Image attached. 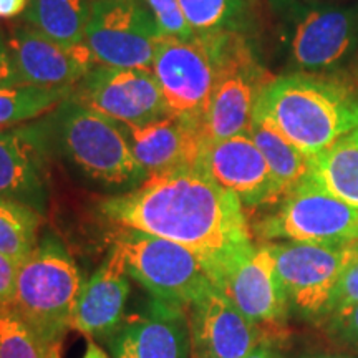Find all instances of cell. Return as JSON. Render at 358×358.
Segmentation results:
<instances>
[{"label":"cell","mask_w":358,"mask_h":358,"mask_svg":"<svg viewBox=\"0 0 358 358\" xmlns=\"http://www.w3.org/2000/svg\"><path fill=\"white\" fill-rule=\"evenodd\" d=\"M100 211L115 226L198 252L216 271L217 287L229 264L254 244L243 203L199 163L151 174L136 189L101 201Z\"/></svg>","instance_id":"obj_1"},{"label":"cell","mask_w":358,"mask_h":358,"mask_svg":"<svg viewBox=\"0 0 358 358\" xmlns=\"http://www.w3.org/2000/svg\"><path fill=\"white\" fill-rule=\"evenodd\" d=\"M254 115L312 158L358 129V93L330 75L290 71L264 88Z\"/></svg>","instance_id":"obj_2"},{"label":"cell","mask_w":358,"mask_h":358,"mask_svg":"<svg viewBox=\"0 0 358 358\" xmlns=\"http://www.w3.org/2000/svg\"><path fill=\"white\" fill-rule=\"evenodd\" d=\"M42 124L47 141L93 185L122 194L148 179L122 127L71 98L58 105Z\"/></svg>","instance_id":"obj_3"},{"label":"cell","mask_w":358,"mask_h":358,"mask_svg":"<svg viewBox=\"0 0 358 358\" xmlns=\"http://www.w3.org/2000/svg\"><path fill=\"white\" fill-rule=\"evenodd\" d=\"M292 71L330 75L358 50V6L335 0H268Z\"/></svg>","instance_id":"obj_4"},{"label":"cell","mask_w":358,"mask_h":358,"mask_svg":"<svg viewBox=\"0 0 358 358\" xmlns=\"http://www.w3.org/2000/svg\"><path fill=\"white\" fill-rule=\"evenodd\" d=\"M85 285L77 264L55 236H45L20 264L12 310L45 347L62 342L71 330Z\"/></svg>","instance_id":"obj_5"},{"label":"cell","mask_w":358,"mask_h":358,"mask_svg":"<svg viewBox=\"0 0 358 358\" xmlns=\"http://www.w3.org/2000/svg\"><path fill=\"white\" fill-rule=\"evenodd\" d=\"M111 245L122 252L129 277L155 299L187 308L217 287L209 261L173 241L118 227Z\"/></svg>","instance_id":"obj_6"},{"label":"cell","mask_w":358,"mask_h":358,"mask_svg":"<svg viewBox=\"0 0 358 358\" xmlns=\"http://www.w3.org/2000/svg\"><path fill=\"white\" fill-rule=\"evenodd\" d=\"M227 34L161 37L156 43L151 70L161 87L168 113L198 124L199 129L216 85Z\"/></svg>","instance_id":"obj_7"},{"label":"cell","mask_w":358,"mask_h":358,"mask_svg":"<svg viewBox=\"0 0 358 358\" xmlns=\"http://www.w3.org/2000/svg\"><path fill=\"white\" fill-rule=\"evenodd\" d=\"M256 234L266 243H355L358 211L307 174L280 199L274 213L257 222Z\"/></svg>","instance_id":"obj_8"},{"label":"cell","mask_w":358,"mask_h":358,"mask_svg":"<svg viewBox=\"0 0 358 358\" xmlns=\"http://www.w3.org/2000/svg\"><path fill=\"white\" fill-rule=\"evenodd\" d=\"M272 78L248 38L237 32L227 34L216 85L201 123L203 140L219 141L248 133L259 98Z\"/></svg>","instance_id":"obj_9"},{"label":"cell","mask_w":358,"mask_h":358,"mask_svg":"<svg viewBox=\"0 0 358 358\" xmlns=\"http://www.w3.org/2000/svg\"><path fill=\"white\" fill-rule=\"evenodd\" d=\"M161 37L141 0H93L83 43L98 65L151 69Z\"/></svg>","instance_id":"obj_10"},{"label":"cell","mask_w":358,"mask_h":358,"mask_svg":"<svg viewBox=\"0 0 358 358\" xmlns=\"http://www.w3.org/2000/svg\"><path fill=\"white\" fill-rule=\"evenodd\" d=\"M289 308L308 317H324L340 274L357 252L355 243H267Z\"/></svg>","instance_id":"obj_11"},{"label":"cell","mask_w":358,"mask_h":358,"mask_svg":"<svg viewBox=\"0 0 358 358\" xmlns=\"http://www.w3.org/2000/svg\"><path fill=\"white\" fill-rule=\"evenodd\" d=\"M71 100L113 122L141 127L169 115L151 69L95 65L71 90Z\"/></svg>","instance_id":"obj_12"},{"label":"cell","mask_w":358,"mask_h":358,"mask_svg":"<svg viewBox=\"0 0 358 358\" xmlns=\"http://www.w3.org/2000/svg\"><path fill=\"white\" fill-rule=\"evenodd\" d=\"M198 163L217 185L231 191L244 208L279 204L287 194L248 133L219 141H204Z\"/></svg>","instance_id":"obj_13"},{"label":"cell","mask_w":358,"mask_h":358,"mask_svg":"<svg viewBox=\"0 0 358 358\" xmlns=\"http://www.w3.org/2000/svg\"><path fill=\"white\" fill-rule=\"evenodd\" d=\"M105 342L111 358H191L186 307L148 299Z\"/></svg>","instance_id":"obj_14"},{"label":"cell","mask_w":358,"mask_h":358,"mask_svg":"<svg viewBox=\"0 0 358 358\" xmlns=\"http://www.w3.org/2000/svg\"><path fill=\"white\" fill-rule=\"evenodd\" d=\"M219 289L261 330L287 319V297L267 243L252 244L239 254L224 271Z\"/></svg>","instance_id":"obj_15"},{"label":"cell","mask_w":358,"mask_h":358,"mask_svg":"<svg viewBox=\"0 0 358 358\" xmlns=\"http://www.w3.org/2000/svg\"><path fill=\"white\" fill-rule=\"evenodd\" d=\"M22 85L42 88H73L98 65L85 43L65 47L30 27H15L7 40Z\"/></svg>","instance_id":"obj_16"},{"label":"cell","mask_w":358,"mask_h":358,"mask_svg":"<svg viewBox=\"0 0 358 358\" xmlns=\"http://www.w3.org/2000/svg\"><path fill=\"white\" fill-rule=\"evenodd\" d=\"M186 310L191 358H245L262 342V330L221 289H213Z\"/></svg>","instance_id":"obj_17"},{"label":"cell","mask_w":358,"mask_h":358,"mask_svg":"<svg viewBox=\"0 0 358 358\" xmlns=\"http://www.w3.org/2000/svg\"><path fill=\"white\" fill-rule=\"evenodd\" d=\"M43 124L0 129V198L19 201L40 214L48 201Z\"/></svg>","instance_id":"obj_18"},{"label":"cell","mask_w":358,"mask_h":358,"mask_svg":"<svg viewBox=\"0 0 358 358\" xmlns=\"http://www.w3.org/2000/svg\"><path fill=\"white\" fill-rule=\"evenodd\" d=\"M131 292L129 274L122 252L111 245L110 254L85 282L75 308L71 330L85 337L106 340L127 317V302Z\"/></svg>","instance_id":"obj_19"},{"label":"cell","mask_w":358,"mask_h":358,"mask_svg":"<svg viewBox=\"0 0 358 358\" xmlns=\"http://www.w3.org/2000/svg\"><path fill=\"white\" fill-rule=\"evenodd\" d=\"M118 124L148 176L198 163L204 143L198 124L171 115L141 127Z\"/></svg>","instance_id":"obj_20"},{"label":"cell","mask_w":358,"mask_h":358,"mask_svg":"<svg viewBox=\"0 0 358 358\" xmlns=\"http://www.w3.org/2000/svg\"><path fill=\"white\" fill-rule=\"evenodd\" d=\"M308 174L358 211V134H347L325 151L312 156Z\"/></svg>","instance_id":"obj_21"},{"label":"cell","mask_w":358,"mask_h":358,"mask_svg":"<svg viewBox=\"0 0 358 358\" xmlns=\"http://www.w3.org/2000/svg\"><path fill=\"white\" fill-rule=\"evenodd\" d=\"M92 7V0H29L24 17L53 42L73 47L83 43Z\"/></svg>","instance_id":"obj_22"},{"label":"cell","mask_w":358,"mask_h":358,"mask_svg":"<svg viewBox=\"0 0 358 358\" xmlns=\"http://www.w3.org/2000/svg\"><path fill=\"white\" fill-rule=\"evenodd\" d=\"M248 134L256 143L271 173L280 182L285 192L302 181L310 169V158L294 146L271 122L259 115H252Z\"/></svg>","instance_id":"obj_23"},{"label":"cell","mask_w":358,"mask_h":358,"mask_svg":"<svg viewBox=\"0 0 358 358\" xmlns=\"http://www.w3.org/2000/svg\"><path fill=\"white\" fill-rule=\"evenodd\" d=\"M194 34H243L252 0H178Z\"/></svg>","instance_id":"obj_24"},{"label":"cell","mask_w":358,"mask_h":358,"mask_svg":"<svg viewBox=\"0 0 358 358\" xmlns=\"http://www.w3.org/2000/svg\"><path fill=\"white\" fill-rule=\"evenodd\" d=\"M42 214L19 201L0 198V254L24 262L38 244Z\"/></svg>","instance_id":"obj_25"},{"label":"cell","mask_w":358,"mask_h":358,"mask_svg":"<svg viewBox=\"0 0 358 358\" xmlns=\"http://www.w3.org/2000/svg\"><path fill=\"white\" fill-rule=\"evenodd\" d=\"M71 90L73 88H42L34 85L0 90V129L15 127L55 110L69 100Z\"/></svg>","instance_id":"obj_26"},{"label":"cell","mask_w":358,"mask_h":358,"mask_svg":"<svg viewBox=\"0 0 358 358\" xmlns=\"http://www.w3.org/2000/svg\"><path fill=\"white\" fill-rule=\"evenodd\" d=\"M45 345L12 308L0 310V358H43Z\"/></svg>","instance_id":"obj_27"},{"label":"cell","mask_w":358,"mask_h":358,"mask_svg":"<svg viewBox=\"0 0 358 358\" xmlns=\"http://www.w3.org/2000/svg\"><path fill=\"white\" fill-rule=\"evenodd\" d=\"M141 2L155 17L163 37L191 38L196 35L186 22L178 0H141Z\"/></svg>","instance_id":"obj_28"},{"label":"cell","mask_w":358,"mask_h":358,"mask_svg":"<svg viewBox=\"0 0 358 358\" xmlns=\"http://www.w3.org/2000/svg\"><path fill=\"white\" fill-rule=\"evenodd\" d=\"M358 303V241H357V252L350 259L343 272L340 274L337 285L332 290L330 301L327 303L324 319L332 313H337L343 308H348Z\"/></svg>","instance_id":"obj_29"},{"label":"cell","mask_w":358,"mask_h":358,"mask_svg":"<svg viewBox=\"0 0 358 358\" xmlns=\"http://www.w3.org/2000/svg\"><path fill=\"white\" fill-rule=\"evenodd\" d=\"M329 329L343 342L358 347V303L327 317Z\"/></svg>","instance_id":"obj_30"},{"label":"cell","mask_w":358,"mask_h":358,"mask_svg":"<svg viewBox=\"0 0 358 358\" xmlns=\"http://www.w3.org/2000/svg\"><path fill=\"white\" fill-rule=\"evenodd\" d=\"M20 262L0 254V310L12 308Z\"/></svg>","instance_id":"obj_31"},{"label":"cell","mask_w":358,"mask_h":358,"mask_svg":"<svg viewBox=\"0 0 358 358\" xmlns=\"http://www.w3.org/2000/svg\"><path fill=\"white\" fill-rule=\"evenodd\" d=\"M19 85L22 83L15 66H13L8 45L6 40L0 37V90L19 87Z\"/></svg>","instance_id":"obj_32"},{"label":"cell","mask_w":358,"mask_h":358,"mask_svg":"<svg viewBox=\"0 0 358 358\" xmlns=\"http://www.w3.org/2000/svg\"><path fill=\"white\" fill-rule=\"evenodd\" d=\"M29 0H0V19H12L25 12Z\"/></svg>","instance_id":"obj_33"},{"label":"cell","mask_w":358,"mask_h":358,"mask_svg":"<svg viewBox=\"0 0 358 358\" xmlns=\"http://www.w3.org/2000/svg\"><path fill=\"white\" fill-rule=\"evenodd\" d=\"M245 358H279V357H277L274 348H272L267 342H264V340H262V342L259 343V345L254 348V350L250 352Z\"/></svg>","instance_id":"obj_34"},{"label":"cell","mask_w":358,"mask_h":358,"mask_svg":"<svg viewBox=\"0 0 358 358\" xmlns=\"http://www.w3.org/2000/svg\"><path fill=\"white\" fill-rule=\"evenodd\" d=\"M82 358H110V357H108V353H106L105 350H101V348L98 347L93 340H90V342L87 343V348H85Z\"/></svg>","instance_id":"obj_35"},{"label":"cell","mask_w":358,"mask_h":358,"mask_svg":"<svg viewBox=\"0 0 358 358\" xmlns=\"http://www.w3.org/2000/svg\"><path fill=\"white\" fill-rule=\"evenodd\" d=\"M43 358H62V342L50 343L45 347Z\"/></svg>","instance_id":"obj_36"},{"label":"cell","mask_w":358,"mask_h":358,"mask_svg":"<svg viewBox=\"0 0 358 358\" xmlns=\"http://www.w3.org/2000/svg\"><path fill=\"white\" fill-rule=\"evenodd\" d=\"M303 358H355L348 355H338V353H313V355L303 357Z\"/></svg>","instance_id":"obj_37"},{"label":"cell","mask_w":358,"mask_h":358,"mask_svg":"<svg viewBox=\"0 0 358 358\" xmlns=\"http://www.w3.org/2000/svg\"><path fill=\"white\" fill-rule=\"evenodd\" d=\"M355 133H357V134H358V129H355Z\"/></svg>","instance_id":"obj_38"}]
</instances>
